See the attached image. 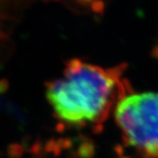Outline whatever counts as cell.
Instances as JSON below:
<instances>
[{
  "label": "cell",
  "mask_w": 158,
  "mask_h": 158,
  "mask_svg": "<svg viewBox=\"0 0 158 158\" xmlns=\"http://www.w3.org/2000/svg\"><path fill=\"white\" fill-rule=\"evenodd\" d=\"M113 112L125 145L141 158H158V92L131 91Z\"/></svg>",
  "instance_id": "2"
},
{
  "label": "cell",
  "mask_w": 158,
  "mask_h": 158,
  "mask_svg": "<svg viewBox=\"0 0 158 158\" xmlns=\"http://www.w3.org/2000/svg\"><path fill=\"white\" fill-rule=\"evenodd\" d=\"M126 65L103 68L74 59L62 77L51 82L47 98L56 116L71 125H99L132 90L123 77Z\"/></svg>",
  "instance_id": "1"
}]
</instances>
